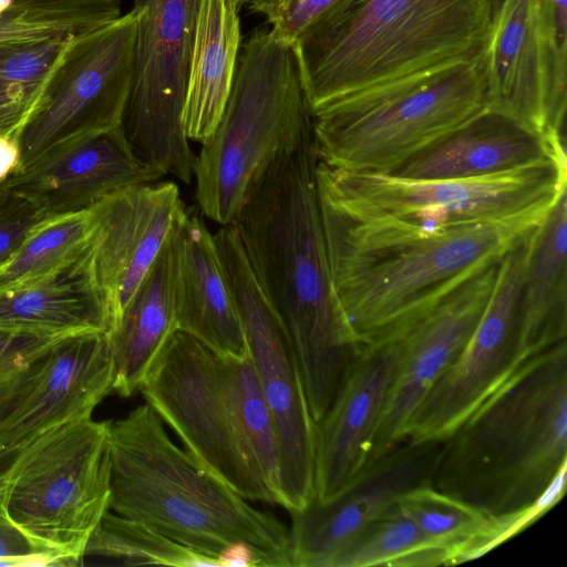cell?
<instances>
[{
	"label": "cell",
	"mask_w": 567,
	"mask_h": 567,
	"mask_svg": "<svg viewBox=\"0 0 567 567\" xmlns=\"http://www.w3.org/2000/svg\"><path fill=\"white\" fill-rule=\"evenodd\" d=\"M316 179L333 287L363 346L400 336L548 214L433 227Z\"/></svg>",
	"instance_id": "cell-1"
},
{
	"label": "cell",
	"mask_w": 567,
	"mask_h": 567,
	"mask_svg": "<svg viewBox=\"0 0 567 567\" xmlns=\"http://www.w3.org/2000/svg\"><path fill=\"white\" fill-rule=\"evenodd\" d=\"M316 166L311 131L256 176L234 225L257 282L289 334L317 423L363 344L333 287Z\"/></svg>",
	"instance_id": "cell-2"
},
{
	"label": "cell",
	"mask_w": 567,
	"mask_h": 567,
	"mask_svg": "<svg viewBox=\"0 0 567 567\" xmlns=\"http://www.w3.org/2000/svg\"><path fill=\"white\" fill-rule=\"evenodd\" d=\"M567 471V340L525 359L445 440L431 486L522 529Z\"/></svg>",
	"instance_id": "cell-3"
},
{
	"label": "cell",
	"mask_w": 567,
	"mask_h": 567,
	"mask_svg": "<svg viewBox=\"0 0 567 567\" xmlns=\"http://www.w3.org/2000/svg\"><path fill=\"white\" fill-rule=\"evenodd\" d=\"M492 0H343L292 43L310 113L483 55Z\"/></svg>",
	"instance_id": "cell-4"
},
{
	"label": "cell",
	"mask_w": 567,
	"mask_h": 567,
	"mask_svg": "<svg viewBox=\"0 0 567 567\" xmlns=\"http://www.w3.org/2000/svg\"><path fill=\"white\" fill-rule=\"evenodd\" d=\"M110 511L217 559L243 542L265 567H291L289 528L206 472L148 404L110 421Z\"/></svg>",
	"instance_id": "cell-5"
},
{
	"label": "cell",
	"mask_w": 567,
	"mask_h": 567,
	"mask_svg": "<svg viewBox=\"0 0 567 567\" xmlns=\"http://www.w3.org/2000/svg\"><path fill=\"white\" fill-rule=\"evenodd\" d=\"M311 131L292 43L256 29L238 53L223 115L196 157L199 210L220 226L234 224L256 176Z\"/></svg>",
	"instance_id": "cell-6"
},
{
	"label": "cell",
	"mask_w": 567,
	"mask_h": 567,
	"mask_svg": "<svg viewBox=\"0 0 567 567\" xmlns=\"http://www.w3.org/2000/svg\"><path fill=\"white\" fill-rule=\"evenodd\" d=\"M485 105L482 56L359 91L311 114L317 161L386 173Z\"/></svg>",
	"instance_id": "cell-7"
},
{
	"label": "cell",
	"mask_w": 567,
	"mask_h": 567,
	"mask_svg": "<svg viewBox=\"0 0 567 567\" xmlns=\"http://www.w3.org/2000/svg\"><path fill=\"white\" fill-rule=\"evenodd\" d=\"M110 421L61 424L1 460L0 524L59 566L78 565L110 511Z\"/></svg>",
	"instance_id": "cell-8"
},
{
	"label": "cell",
	"mask_w": 567,
	"mask_h": 567,
	"mask_svg": "<svg viewBox=\"0 0 567 567\" xmlns=\"http://www.w3.org/2000/svg\"><path fill=\"white\" fill-rule=\"evenodd\" d=\"M237 306L248 354L279 442L281 506L289 513L316 497V422L289 334L264 295L234 224L213 235Z\"/></svg>",
	"instance_id": "cell-9"
},
{
	"label": "cell",
	"mask_w": 567,
	"mask_h": 567,
	"mask_svg": "<svg viewBox=\"0 0 567 567\" xmlns=\"http://www.w3.org/2000/svg\"><path fill=\"white\" fill-rule=\"evenodd\" d=\"M138 391L206 472L248 501L272 504L236 423L217 353L175 330Z\"/></svg>",
	"instance_id": "cell-10"
},
{
	"label": "cell",
	"mask_w": 567,
	"mask_h": 567,
	"mask_svg": "<svg viewBox=\"0 0 567 567\" xmlns=\"http://www.w3.org/2000/svg\"><path fill=\"white\" fill-rule=\"evenodd\" d=\"M316 177L392 216L442 227L547 213L567 189L566 154L509 172L458 179H408L317 161Z\"/></svg>",
	"instance_id": "cell-11"
},
{
	"label": "cell",
	"mask_w": 567,
	"mask_h": 567,
	"mask_svg": "<svg viewBox=\"0 0 567 567\" xmlns=\"http://www.w3.org/2000/svg\"><path fill=\"white\" fill-rule=\"evenodd\" d=\"M200 0H133L138 14L122 128L134 154L188 184L196 156L183 110Z\"/></svg>",
	"instance_id": "cell-12"
},
{
	"label": "cell",
	"mask_w": 567,
	"mask_h": 567,
	"mask_svg": "<svg viewBox=\"0 0 567 567\" xmlns=\"http://www.w3.org/2000/svg\"><path fill=\"white\" fill-rule=\"evenodd\" d=\"M137 20L132 9L109 24L69 40L16 135L20 166L60 142L122 125Z\"/></svg>",
	"instance_id": "cell-13"
},
{
	"label": "cell",
	"mask_w": 567,
	"mask_h": 567,
	"mask_svg": "<svg viewBox=\"0 0 567 567\" xmlns=\"http://www.w3.org/2000/svg\"><path fill=\"white\" fill-rule=\"evenodd\" d=\"M532 230L499 260L491 298L474 332L412 415L404 440H445L524 361L519 301Z\"/></svg>",
	"instance_id": "cell-14"
},
{
	"label": "cell",
	"mask_w": 567,
	"mask_h": 567,
	"mask_svg": "<svg viewBox=\"0 0 567 567\" xmlns=\"http://www.w3.org/2000/svg\"><path fill=\"white\" fill-rule=\"evenodd\" d=\"M482 59L486 107L565 141L567 39L549 29L543 0H503Z\"/></svg>",
	"instance_id": "cell-15"
},
{
	"label": "cell",
	"mask_w": 567,
	"mask_h": 567,
	"mask_svg": "<svg viewBox=\"0 0 567 567\" xmlns=\"http://www.w3.org/2000/svg\"><path fill=\"white\" fill-rule=\"evenodd\" d=\"M185 210L173 182L120 189L90 208L92 234L72 267L104 309L110 331Z\"/></svg>",
	"instance_id": "cell-16"
},
{
	"label": "cell",
	"mask_w": 567,
	"mask_h": 567,
	"mask_svg": "<svg viewBox=\"0 0 567 567\" xmlns=\"http://www.w3.org/2000/svg\"><path fill=\"white\" fill-rule=\"evenodd\" d=\"M106 332L62 338L0 386V461L41 434L91 416L113 392Z\"/></svg>",
	"instance_id": "cell-17"
},
{
	"label": "cell",
	"mask_w": 567,
	"mask_h": 567,
	"mask_svg": "<svg viewBox=\"0 0 567 567\" xmlns=\"http://www.w3.org/2000/svg\"><path fill=\"white\" fill-rule=\"evenodd\" d=\"M443 441L403 440L370 461L336 498L313 499L290 512L291 567H333L370 523L392 511L410 491L431 485Z\"/></svg>",
	"instance_id": "cell-18"
},
{
	"label": "cell",
	"mask_w": 567,
	"mask_h": 567,
	"mask_svg": "<svg viewBox=\"0 0 567 567\" xmlns=\"http://www.w3.org/2000/svg\"><path fill=\"white\" fill-rule=\"evenodd\" d=\"M498 264L474 274L396 337L401 357L368 463L404 440L412 415L465 348L491 298Z\"/></svg>",
	"instance_id": "cell-19"
},
{
	"label": "cell",
	"mask_w": 567,
	"mask_h": 567,
	"mask_svg": "<svg viewBox=\"0 0 567 567\" xmlns=\"http://www.w3.org/2000/svg\"><path fill=\"white\" fill-rule=\"evenodd\" d=\"M164 176L132 151L122 125L60 142L3 183L49 217L89 210L104 197Z\"/></svg>",
	"instance_id": "cell-20"
},
{
	"label": "cell",
	"mask_w": 567,
	"mask_h": 567,
	"mask_svg": "<svg viewBox=\"0 0 567 567\" xmlns=\"http://www.w3.org/2000/svg\"><path fill=\"white\" fill-rule=\"evenodd\" d=\"M401 351L400 338L364 344L316 423L317 502L336 498L367 465Z\"/></svg>",
	"instance_id": "cell-21"
},
{
	"label": "cell",
	"mask_w": 567,
	"mask_h": 567,
	"mask_svg": "<svg viewBox=\"0 0 567 567\" xmlns=\"http://www.w3.org/2000/svg\"><path fill=\"white\" fill-rule=\"evenodd\" d=\"M171 290L177 330L223 357L248 354L236 302L204 219L185 208L169 236Z\"/></svg>",
	"instance_id": "cell-22"
},
{
	"label": "cell",
	"mask_w": 567,
	"mask_h": 567,
	"mask_svg": "<svg viewBox=\"0 0 567 567\" xmlns=\"http://www.w3.org/2000/svg\"><path fill=\"white\" fill-rule=\"evenodd\" d=\"M565 145L485 106L386 174L421 181L482 177L566 154Z\"/></svg>",
	"instance_id": "cell-23"
},
{
	"label": "cell",
	"mask_w": 567,
	"mask_h": 567,
	"mask_svg": "<svg viewBox=\"0 0 567 567\" xmlns=\"http://www.w3.org/2000/svg\"><path fill=\"white\" fill-rule=\"evenodd\" d=\"M567 340V189L529 237L519 301L523 360Z\"/></svg>",
	"instance_id": "cell-24"
},
{
	"label": "cell",
	"mask_w": 567,
	"mask_h": 567,
	"mask_svg": "<svg viewBox=\"0 0 567 567\" xmlns=\"http://www.w3.org/2000/svg\"><path fill=\"white\" fill-rule=\"evenodd\" d=\"M240 47L238 12L228 0H200L183 110L187 138L203 143L229 97Z\"/></svg>",
	"instance_id": "cell-25"
},
{
	"label": "cell",
	"mask_w": 567,
	"mask_h": 567,
	"mask_svg": "<svg viewBox=\"0 0 567 567\" xmlns=\"http://www.w3.org/2000/svg\"><path fill=\"white\" fill-rule=\"evenodd\" d=\"M169 238L107 331L114 364L113 392L122 398L135 394L153 361L177 330L169 265Z\"/></svg>",
	"instance_id": "cell-26"
},
{
	"label": "cell",
	"mask_w": 567,
	"mask_h": 567,
	"mask_svg": "<svg viewBox=\"0 0 567 567\" xmlns=\"http://www.w3.org/2000/svg\"><path fill=\"white\" fill-rule=\"evenodd\" d=\"M107 330L104 309L71 269L45 282L0 293V332L60 339Z\"/></svg>",
	"instance_id": "cell-27"
},
{
	"label": "cell",
	"mask_w": 567,
	"mask_h": 567,
	"mask_svg": "<svg viewBox=\"0 0 567 567\" xmlns=\"http://www.w3.org/2000/svg\"><path fill=\"white\" fill-rule=\"evenodd\" d=\"M398 508L445 554L446 565L476 558L515 534L508 523L494 520L431 485L403 495Z\"/></svg>",
	"instance_id": "cell-28"
},
{
	"label": "cell",
	"mask_w": 567,
	"mask_h": 567,
	"mask_svg": "<svg viewBox=\"0 0 567 567\" xmlns=\"http://www.w3.org/2000/svg\"><path fill=\"white\" fill-rule=\"evenodd\" d=\"M91 234L90 209L45 218L0 268V293L68 272L84 252Z\"/></svg>",
	"instance_id": "cell-29"
},
{
	"label": "cell",
	"mask_w": 567,
	"mask_h": 567,
	"mask_svg": "<svg viewBox=\"0 0 567 567\" xmlns=\"http://www.w3.org/2000/svg\"><path fill=\"white\" fill-rule=\"evenodd\" d=\"M219 358L226 391L246 447L272 504L281 506L278 435L252 362L249 354Z\"/></svg>",
	"instance_id": "cell-30"
},
{
	"label": "cell",
	"mask_w": 567,
	"mask_h": 567,
	"mask_svg": "<svg viewBox=\"0 0 567 567\" xmlns=\"http://www.w3.org/2000/svg\"><path fill=\"white\" fill-rule=\"evenodd\" d=\"M121 16V0H0V41L78 37Z\"/></svg>",
	"instance_id": "cell-31"
},
{
	"label": "cell",
	"mask_w": 567,
	"mask_h": 567,
	"mask_svg": "<svg viewBox=\"0 0 567 567\" xmlns=\"http://www.w3.org/2000/svg\"><path fill=\"white\" fill-rule=\"evenodd\" d=\"M71 38L0 41V135H17Z\"/></svg>",
	"instance_id": "cell-32"
},
{
	"label": "cell",
	"mask_w": 567,
	"mask_h": 567,
	"mask_svg": "<svg viewBox=\"0 0 567 567\" xmlns=\"http://www.w3.org/2000/svg\"><path fill=\"white\" fill-rule=\"evenodd\" d=\"M86 555L114 559L123 565L219 567L216 558L111 511L104 514L93 532L85 548Z\"/></svg>",
	"instance_id": "cell-33"
},
{
	"label": "cell",
	"mask_w": 567,
	"mask_h": 567,
	"mask_svg": "<svg viewBox=\"0 0 567 567\" xmlns=\"http://www.w3.org/2000/svg\"><path fill=\"white\" fill-rule=\"evenodd\" d=\"M437 565H446L445 554L396 505L365 526L333 567Z\"/></svg>",
	"instance_id": "cell-34"
},
{
	"label": "cell",
	"mask_w": 567,
	"mask_h": 567,
	"mask_svg": "<svg viewBox=\"0 0 567 567\" xmlns=\"http://www.w3.org/2000/svg\"><path fill=\"white\" fill-rule=\"evenodd\" d=\"M343 0H250L249 9L262 14L271 29L293 43L310 25Z\"/></svg>",
	"instance_id": "cell-35"
},
{
	"label": "cell",
	"mask_w": 567,
	"mask_h": 567,
	"mask_svg": "<svg viewBox=\"0 0 567 567\" xmlns=\"http://www.w3.org/2000/svg\"><path fill=\"white\" fill-rule=\"evenodd\" d=\"M45 218L33 202L0 183V268Z\"/></svg>",
	"instance_id": "cell-36"
},
{
	"label": "cell",
	"mask_w": 567,
	"mask_h": 567,
	"mask_svg": "<svg viewBox=\"0 0 567 567\" xmlns=\"http://www.w3.org/2000/svg\"><path fill=\"white\" fill-rule=\"evenodd\" d=\"M60 339L0 332V386L25 370Z\"/></svg>",
	"instance_id": "cell-37"
},
{
	"label": "cell",
	"mask_w": 567,
	"mask_h": 567,
	"mask_svg": "<svg viewBox=\"0 0 567 567\" xmlns=\"http://www.w3.org/2000/svg\"><path fill=\"white\" fill-rule=\"evenodd\" d=\"M0 566H59L50 556L38 553L13 528L0 524Z\"/></svg>",
	"instance_id": "cell-38"
},
{
	"label": "cell",
	"mask_w": 567,
	"mask_h": 567,
	"mask_svg": "<svg viewBox=\"0 0 567 567\" xmlns=\"http://www.w3.org/2000/svg\"><path fill=\"white\" fill-rule=\"evenodd\" d=\"M217 560L219 567H265L255 548L243 542L226 546L218 554Z\"/></svg>",
	"instance_id": "cell-39"
},
{
	"label": "cell",
	"mask_w": 567,
	"mask_h": 567,
	"mask_svg": "<svg viewBox=\"0 0 567 567\" xmlns=\"http://www.w3.org/2000/svg\"><path fill=\"white\" fill-rule=\"evenodd\" d=\"M21 164V150L14 135H0V183Z\"/></svg>",
	"instance_id": "cell-40"
},
{
	"label": "cell",
	"mask_w": 567,
	"mask_h": 567,
	"mask_svg": "<svg viewBox=\"0 0 567 567\" xmlns=\"http://www.w3.org/2000/svg\"><path fill=\"white\" fill-rule=\"evenodd\" d=\"M228 2L238 12L245 4H248L250 0H228Z\"/></svg>",
	"instance_id": "cell-41"
},
{
	"label": "cell",
	"mask_w": 567,
	"mask_h": 567,
	"mask_svg": "<svg viewBox=\"0 0 567 567\" xmlns=\"http://www.w3.org/2000/svg\"><path fill=\"white\" fill-rule=\"evenodd\" d=\"M503 0H492L493 3V13L498 8V6L502 3Z\"/></svg>",
	"instance_id": "cell-42"
}]
</instances>
